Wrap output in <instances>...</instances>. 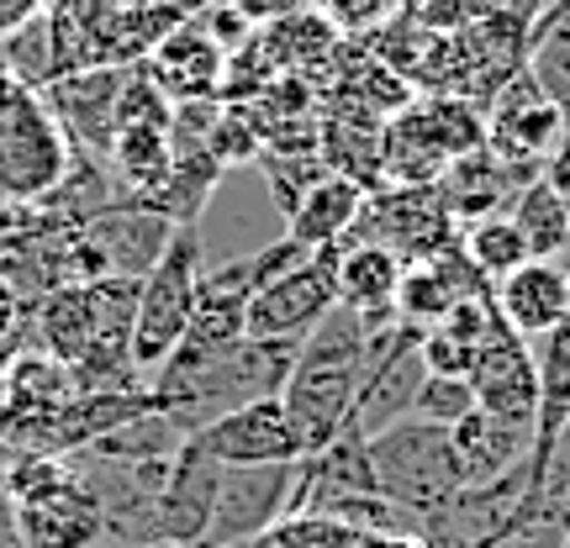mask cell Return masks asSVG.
I'll list each match as a JSON object with an SVG mask.
<instances>
[{"instance_id":"cell-3","label":"cell","mask_w":570,"mask_h":548,"mask_svg":"<svg viewBox=\"0 0 570 548\" xmlns=\"http://www.w3.org/2000/svg\"><path fill=\"white\" fill-rule=\"evenodd\" d=\"M365 459L375 475V490L407 517H423V511L444 507L454 490H465V469L449 444V427L417 422V417L391 422L386 432L365 438Z\"/></svg>"},{"instance_id":"cell-11","label":"cell","mask_w":570,"mask_h":548,"mask_svg":"<svg viewBox=\"0 0 570 548\" xmlns=\"http://www.w3.org/2000/svg\"><path fill=\"white\" fill-rule=\"evenodd\" d=\"M138 69L159 84L169 101H223V69H227V48L206 32L196 11L185 21H175L148 53L138 59Z\"/></svg>"},{"instance_id":"cell-16","label":"cell","mask_w":570,"mask_h":548,"mask_svg":"<svg viewBox=\"0 0 570 548\" xmlns=\"http://www.w3.org/2000/svg\"><path fill=\"white\" fill-rule=\"evenodd\" d=\"M491 306L523 343H533L566 322V269L554 259H529L491 285Z\"/></svg>"},{"instance_id":"cell-7","label":"cell","mask_w":570,"mask_h":548,"mask_svg":"<svg viewBox=\"0 0 570 548\" xmlns=\"http://www.w3.org/2000/svg\"><path fill=\"white\" fill-rule=\"evenodd\" d=\"M190 444L223 469H259V465H296V459H306L302 432H296L281 396H259L248 407L212 417L206 427L190 432Z\"/></svg>"},{"instance_id":"cell-32","label":"cell","mask_w":570,"mask_h":548,"mask_svg":"<svg viewBox=\"0 0 570 548\" xmlns=\"http://www.w3.org/2000/svg\"><path fill=\"white\" fill-rule=\"evenodd\" d=\"M48 11V0H0V42H11L27 27Z\"/></svg>"},{"instance_id":"cell-21","label":"cell","mask_w":570,"mask_h":548,"mask_svg":"<svg viewBox=\"0 0 570 548\" xmlns=\"http://www.w3.org/2000/svg\"><path fill=\"white\" fill-rule=\"evenodd\" d=\"M365 196L370 190L360 180H348V175H323L302 201L291 206V227H285V238H296L302 248L344 243L348 227L360 222V211H365Z\"/></svg>"},{"instance_id":"cell-17","label":"cell","mask_w":570,"mask_h":548,"mask_svg":"<svg viewBox=\"0 0 570 548\" xmlns=\"http://www.w3.org/2000/svg\"><path fill=\"white\" fill-rule=\"evenodd\" d=\"M449 444L460 454L465 486H491V480H502V475H512V469H523L533 459V427L475 407L470 417L449 427Z\"/></svg>"},{"instance_id":"cell-27","label":"cell","mask_w":570,"mask_h":548,"mask_svg":"<svg viewBox=\"0 0 570 548\" xmlns=\"http://www.w3.org/2000/svg\"><path fill=\"white\" fill-rule=\"evenodd\" d=\"M206 153L223 163V169L254 163L265 153V127H259V117H254L244 101H223L217 106V122L206 132Z\"/></svg>"},{"instance_id":"cell-23","label":"cell","mask_w":570,"mask_h":548,"mask_svg":"<svg viewBox=\"0 0 570 548\" xmlns=\"http://www.w3.org/2000/svg\"><path fill=\"white\" fill-rule=\"evenodd\" d=\"M217 180H223V163L212 159L206 148L202 153H175L169 175H164L148 196H138L132 206L164 217L169 227H202V211H206V201H212Z\"/></svg>"},{"instance_id":"cell-25","label":"cell","mask_w":570,"mask_h":548,"mask_svg":"<svg viewBox=\"0 0 570 548\" xmlns=\"http://www.w3.org/2000/svg\"><path fill=\"white\" fill-rule=\"evenodd\" d=\"M523 74L544 90V101H550L554 111H560V122L570 127V27L554 17V11H539Z\"/></svg>"},{"instance_id":"cell-8","label":"cell","mask_w":570,"mask_h":548,"mask_svg":"<svg viewBox=\"0 0 570 548\" xmlns=\"http://www.w3.org/2000/svg\"><path fill=\"white\" fill-rule=\"evenodd\" d=\"M296 465H259V469H223L217 480V501H212V522H206V544L248 548L259 532L291 517V496H296Z\"/></svg>"},{"instance_id":"cell-15","label":"cell","mask_w":570,"mask_h":548,"mask_svg":"<svg viewBox=\"0 0 570 548\" xmlns=\"http://www.w3.org/2000/svg\"><path fill=\"white\" fill-rule=\"evenodd\" d=\"M80 232L90 238V248L101 253L106 280H111V275H117V280H142V275L154 269V259L164 253V243H169L175 227L164 222V217H154V211L132 206V201H117L111 211L90 217Z\"/></svg>"},{"instance_id":"cell-30","label":"cell","mask_w":570,"mask_h":548,"mask_svg":"<svg viewBox=\"0 0 570 548\" xmlns=\"http://www.w3.org/2000/svg\"><path fill=\"white\" fill-rule=\"evenodd\" d=\"M539 169H544L539 180L550 185L554 196H560V201L570 206V127H566V132H560V138H554V148H550V153H544V159H539Z\"/></svg>"},{"instance_id":"cell-24","label":"cell","mask_w":570,"mask_h":548,"mask_svg":"<svg viewBox=\"0 0 570 548\" xmlns=\"http://www.w3.org/2000/svg\"><path fill=\"white\" fill-rule=\"evenodd\" d=\"M508 217H512V227L523 232L529 259H560V253H570V206L560 201L539 175L512 196Z\"/></svg>"},{"instance_id":"cell-4","label":"cell","mask_w":570,"mask_h":548,"mask_svg":"<svg viewBox=\"0 0 570 548\" xmlns=\"http://www.w3.org/2000/svg\"><path fill=\"white\" fill-rule=\"evenodd\" d=\"M344 243H381L402 265H417L460 243V217L449 211L439 185H381L365 196V211Z\"/></svg>"},{"instance_id":"cell-5","label":"cell","mask_w":570,"mask_h":548,"mask_svg":"<svg viewBox=\"0 0 570 548\" xmlns=\"http://www.w3.org/2000/svg\"><path fill=\"white\" fill-rule=\"evenodd\" d=\"M75 148L42 106L38 90H27L6 117H0V201H42L53 185L69 175Z\"/></svg>"},{"instance_id":"cell-10","label":"cell","mask_w":570,"mask_h":548,"mask_svg":"<svg viewBox=\"0 0 570 548\" xmlns=\"http://www.w3.org/2000/svg\"><path fill=\"white\" fill-rule=\"evenodd\" d=\"M481 117H487V148L491 153H497L502 163H512V169H529V175L554 148V138L566 132L560 111L544 101V90H539L523 69L491 96Z\"/></svg>"},{"instance_id":"cell-14","label":"cell","mask_w":570,"mask_h":548,"mask_svg":"<svg viewBox=\"0 0 570 548\" xmlns=\"http://www.w3.org/2000/svg\"><path fill=\"white\" fill-rule=\"evenodd\" d=\"M11 517H17L21 548H106L101 501L80 475L38 501H11Z\"/></svg>"},{"instance_id":"cell-26","label":"cell","mask_w":570,"mask_h":548,"mask_svg":"<svg viewBox=\"0 0 570 548\" xmlns=\"http://www.w3.org/2000/svg\"><path fill=\"white\" fill-rule=\"evenodd\" d=\"M460 253H465L470 269H475L487 285H497L502 275H512L518 265H529V243H523V232L512 227L508 211L475 217V222L460 232Z\"/></svg>"},{"instance_id":"cell-13","label":"cell","mask_w":570,"mask_h":548,"mask_svg":"<svg viewBox=\"0 0 570 548\" xmlns=\"http://www.w3.org/2000/svg\"><path fill=\"white\" fill-rule=\"evenodd\" d=\"M470 390H475V407L481 411L533 427V411H539V369H533V348L508 322L481 343L475 365H470Z\"/></svg>"},{"instance_id":"cell-6","label":"cell","mask_w":570,"mask_h":548,"mask_svg":"<svg viewBox=\"0 0 570 548\" xmlns=\"http://www.w3.org/2000/svg\"><path fill=\"white\" fill-rule=\"evenodd\" d=\"M333 306H338V243L312 248L291 275L248 296V338L302 343Z\"/></svg>"},{"instance_id":"cell-37","label":"cell","mask_w":570,"mask_h":548,"mask_svg":"<svg viewBox=\"0 0 570 548\" xmlns=\"http://www.w3.org/2000/svg\"><path fill=\"white\" fill-rule=\"evenodd\" d=\"M185 548H227V544H206V538H202V544H185Z\"/></svg>"},{"instance_id":"cell-33","label":"cell","mask_w":570,"mask_h":548,"mask_svg":"<svg viewBox=\"0 0 570 548\" xmlns=\"http://www.w3.org/2000/svg\"><path fill=\"white\" fill-rule=\"evenodd\" d=\"M0 548H21L17 517H11V501H0Z\"/></svg>"},{"instance_id":"cell-35","label":"cell","mask_w":570,"mask_h":548,"mask_svg":"<svg viewBox=\"0 0 570 548\" xmlns=\"http://www.w3.org/2000/svg\"><path fill=\"white\" fill-rule=\"evenodd\" d=\"M0 465H11V444L6 438H0Z\"/></svg>"},{"instance_id":"cell-22","label":"cell","mask_w":570,"mask_h":548,"mask_svg":"<svg viewBox=\"0 0 570 548\" xmlns=\"http://www.w3.org/2000/svg\"><path fill=\"white\" fill-rule=\"evenodd\" d=\"M96 343V301L90 285H59L32 306V348L75 369Z\"/></svg>"},{"instance_id":"cell-39","label":"cell","mask_w":570,"mask_h":548,"mask_svg":"<svg viewBox=\"0 0 570 548\" xmlns=\"http://www.w3.org/2000/svg\"><path fill=\"white\" fill-rule=\"evenodd\" d=\"M497 548H502V544H497Z\"/></svg>"},{"instance_id":"cell-9","label":"cell","mask_w":570,"mask_h":548,"mask_svg":"<svg viewBox=\"0 0 570 548\" xmlns=\"http://www.w3.org/2000/svg\"><path fill=\"white\" fill-rule=\"evenodd\" d=\"M122 80H127V63H90V69H69V74H59V80H48L38 90L75 153L106 159V148H111V111H117Z\"/></svg>"},{"instance_id":"cell-38","label":"cell","mask_w":570,"mask_h":548,"mask_svg":"<svg viewBox=\"0 0 570 548\" xmlns=\"http://www.w3.org/2000/svg\"><path fill=\"white\" fill-rule=\"evenodd\" d=\"M0 501H6V465H0Z\"/></svg>"},{"instance_id":"cell-19","label":"cell","mask_w":570,"mask_h":548,"mask_svg":"<svg viewBox=\"0 0 570 548\" xmlns=\"http://www.w3.org/2000/svg\"><path fill=\"white\" fill-rule=\"evenodd\" d=\"M533 369H539V411H533V480L544 486L560 432L570 427V322H560L554 332L533 338Z\"/></svg>"},{"instance_id":"cell-36","label":"cell","mask_w":570,"mask_h":548,"mask_svg":"<svg viewBox=\"0 0 570 548\" xmlns=\"http://www.w3.org/2000/svg\"><path fill=\"white\" fill-rule=\"evenodd\" d=\"M566 322H570V269H566Z\"/></svg>"},{"instance_id":"cell-12","label":"cell","mask_w":570,"mask_h":548,"mask_svg":"<svg viewBox=\"0 0 570 548\" xmlns=\"http://www.w3.org/2000/svg\"><path fill=\"white\" fill-rule=\"evenodd\" d=\"M217 480H223V465H212L202 448L185 438V448L164 469L159 496H154V544H202L206 522H212V501H217Z\"/></svg>"},{"instance_id":"cell-20","label":"cell","mask_w":570,"mask_h":548,"mask_svg":"<svg viewBox=\"0 0 570 548\" xmlns=\"http://www.w3.org/2000/svg\"><path fill=\"white\" fill-rule=\"evenodd\" d=\"M529 180H533L529 169L502 163L487 142H481V148L460 153V159L439 175V190H444V201L454 217H470V222H475V217H491V211H508L512 196H518Z\"/></svg>"},{"instance_id":"cell-1","label":"cell","mask_w":570,"mask_h":548,"mask_svg":"<svg viewBox=\"0 0 570 548\" xmlns=\"http://www.w3.org/2000/svg\"><path fill=\"white\" fill-rule=\"evenodd\" d=\"M365 365H370V338L348 306H333L323 322L296 343L281 401L291 411L296 432H302L306 454H317L323 444H333L344 432L348 407H354L360 380H365Z\"/></svg>"},{"instance_id":"cell-31","label":"cell","mask_w":570,"mask_h":548,"mask_svg":"<svg viewBox=\"0 0 570 548\" xmlns=\"http://www.w3.org/2000/svg\"><path fill=\"white\" fill-rule=\"evenodd\" d=\"M238 6V17L248 27H275V21L296 17V11H312V0H233Z\"/></svg>"},{"instance_id":"cell-28","label":"cell","mask_w":570,"mask_h":548,"mask_svg":"<svg viewBox=\"0 0 570 548\" xmlns=\"http://www.w3.org/2000/svg\"><path fill=\"white\" fill-rule=\"evenodd\" d=\"M475 411V390H470L465 375H423L417 386V401H412V417L433 427H454L460 417Z\"/></svg>"},{"instance_id":"cell-2","label":"cell","mask_w":570,"mask_h":548,"mask_svg":"<svg viewBox=\"0 0 570 548\" xmlns=\"http://www.w3.org/2000/svg\"><path fill=\"white\" fill-rule=\"evenodd\" d=\"M202 227H175L154 269L138 280V306H132V369L142 375V386L159 375V365L180 348L196 296H202Z\"/></svg>"},{"instance_id":"cell-34","label":"cell","mask_w":570,"mask_h":548,"mask_svg":"<svg viewBox=\"0 0 570 548\" xmlns=\"http://www.w3.org/2000/svg\"><path fill=\"white\" fill-rule=\"evenodd\" d=\"M370 548H423V544H417L412 532H375V538H370Z\"/></svg>"},{"instance_id":"cell-18","label":"cell","mask_w":570,"mask_h":548,"mask_svg":"<svg viewBox=\"0 0 570 548\" xmlns=\"http://www.w3.org/2000/svg\"><path fill=\"white\" fill-rule=\"evenodd\" d=\"M402 259L381 243H338V306H348L365 332L396 322Z\"/></svg>"},{"instance_id":"cell-29","label":"cell","mask_w":570,"mask_h":548,"mask_svg":"<svg viewBox=\"0 0 570 548\" xmlns=\"http://www.w3.org/2000/svg\"><path fill=\"white\" fill-rule=\"evenodd\" d=\"M402 6H407V0H317V11H323L344 38H365L375 27H386L391 17H402Z\"/></svg>"}]
</instances>
